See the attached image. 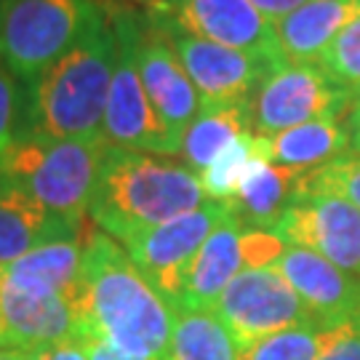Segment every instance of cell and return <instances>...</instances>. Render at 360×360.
Instances as JSON below:
<instances>
[{"label":"cell","instance_id":"d4e9b609","mask_svg":"<svg viewBox=\"0 0 360 360\" xmlns=\"http://www.w3.org/2000/svg\"><path fill=\"white\" fill-rule=\"evenodd\" d=\"M259 158V136L257 134H245L238 142H232L217 160L200 174L203 190L211 200L227 203L232 195L238 193L240 181L248 174L251 163Z\"/></svg>","mask_w":360,"mask_h":360},{"label":"cell","instance_id":"5bb4252c","mask_svg":"<svg viewBox=\"0 0 360 360\" xmlns=\"http://www.w3.org/2000/svg\"><path fill=\"white\" fill-rule=\"evenodd\" d=\"M77 339L83 323L70 296L30 294L0 278V347L35 352Z\"/></svg>","mask_w":360,"mask_h":360},{"label":"cell","instance_id":"4fadbf2b","mask_svg":"<svg viewBox=\"0 0 360 360\" xmlns=\"http://www.w3.org/2000/svg\"><path fill=\"white\" fill-rule=\"evenodd\" d=\"M134 51H136V67L150 102L158 110V115L163 117V123L181 139L190 123L203 110L200 94L193 86L187 70L181 67L171 40L150 19L147 25L142 19H136Z\"/></svg>","mask_w":360,"mask_h":360},{"label":"cell","instance_id":"6da1fadb","mask_svg":"<svg viewBox=\"0 0 360 360\" xmlns=\"http://www.w3.org/2000/svg\"><path fill=\"white\" fill-rule=\"evenodd\" d=\"M75 307L83 339H104L134 358L163 360L176 309L136 270L129 251L107 232H91Z\"/></svg>","mask_w":360,"mask_h":360},{"label":"cell","instance_id":"44dd1931","mask_svg":"<svg viewBox=\"0 0 360 360\" xmlns=\"http://www.w3.org/2000/svg\"><path fill=\"white\" fill-rule=\"evenodd\" d=\"M259 153L275 166L299 174L321 168L349 153L347 120H312L272 136H259Z\"/></svg>","mask_w":360,"mask_h":360},{"label":"cell","instance_id":"4dcf8cb0","mask_svg":"<svg viewBox=\"0 0 360 360\" xmlns=\"http://www.w3.org/2000/svg\"><path fill=\"white\" fill-rule=\"evenodd\" d=\"M83 342H86L91 360H153V358H134V355L117 349L115 345H110L104 339H83Z\"/></svg>","mask_w":360,"mask_h":360},{"label":"cell","instance_id":"8fae6325","mask_svg":"<svg viewBox=\"0 0 360 360\" xmlns=\"http://www.w3.org/2000/svg\"><path fill=\"white\" fill-rule=\"evenodd\" d=\"M275 232L360 278V208L328 193H296Z\"/></svg>","mask_w":360,"mask_h":360},{"label":"cell","instance_id":"d590c367","mask_svg":"<svg viewBox=\"0 0 360 360\" xmlns=\"http://www.w3.org/2000/svg\"><path fill=\"white\" fill-rule=\"evenodd\" d=\"M358 99H360V89H358Z\"/></svg>","mask_w":360,"mask_h":360},{"label":"cell","instance_id":"f546056e","mask_svg":"<svg viewBox=\"0 0 360 360\" xmlns=\"http://www.w3.org/2000/svg\"><path fill=\"white\" fill-rule=\"evenodd\" d=\"M30 360H91L86 342H62V345H53V347H43L30 352Z\"/></svg>","mask_w":360,"mask_h":360},{"label":"cell","instance_id":"9c48e42d","mask_svg":"<svg viewBox=\"0 0 360 360\" xmlns=\"http://www.w3.org/2000/svg\"><path fill=\"white\" fill-rule=\"evenodd\" d=\"M214 312L230 328L240 349L285 328L318 323L275 267L243 270L219 296Z\"/></svg>","mask_w":360,"mask_h":360},{"label":"cell","instance_id":"cb8c5ba5","mask_svg":"<svg viewBox=\"0 0 360 360\" xmlns=\"http://www.w3.org/2000/svg\"><path fill=\"white\" fill-rule=\"evenodd\" d=\"M334 331L336 326L326 328L321 323L285 328L243 349V360H318Z\"/></svg>","mask_w":360,"mask_h":360},{"label":"cell","instance_id":"603a6c76","mask_svg":"<svg viewBox=\"0 0 360 360\" xmlns=\"http://www.w3.org/2000/svg\"><path fill=\"white\" fill-rule=\"evenodd\" d=\"M163 360H243V349L214 309H176Z\"/></svg>","mask_w":360,"mask_h":360},{"label":"cell","instance_id":"9a60e30c","mask_svg":"<svg viewBox=\"0 0 360 360\" xmlns=\"http://www.w3.org/2000/svg\"><path fill=\"white\" fill-rule=\"evenodd\" d=\"M272 267L288 281L312 318L326 328L355 321L360 315V278L336 267L321 254L302 245H285Z\"/></svg>","mask_w":360,"mask_h":360},{"label":"cell","instance_id":"836d02e7","mask_svg":"<svg viewBox=\"0 0 360 360\" xmlns=\"http://www.w3.org/2000/svg\"><path fill=\"white\" fill-rule=\"evenodd\" d=\"M0 360H30V352H25V349L0 347Z\"/></svg>","mask_w":360,"mask_h":360},{"label":"cell","instance_id":"5b68a950","mask_svg":"<svg viewBox=\"0 0 360 360\" xmlns=\"http://www.w3.org/2000/svg\"><path fill=\"white\" fill-rule=\"evenodd\" d=\"M104 13L96 0H0V62L32 86Z\"/></svg>","mask_w":360,"mask_h":360},{"label":"cell","instance_id":"52a82bcc","mask_svg":"<svg viewBox=\"0 0 360 360\" xmlns=\"http://www.w3.org/2000/svg\"><path fill=\"white\" fill-rule=\"evenodd\" d=\"M112 30H115L117 51L110 99L104 110V139L110 147L134 150V153L160 155V158L179 155L181 139L158 115L136 67V51H134L136 16L115 11Z\"/></svg>","mask_w":360,"mask_h":360},{"label":"cell","instance_id":"83f0119b","mask_svg":"<svg viewBox=\"0 0 360 360\" xmlns=\"http://www.w3.org/2000/svg\"><path fill=\"white\" fill-rule=\"evenodd\" d=\"M318 65L347 89H360V16L336 35L334 43L318 59Z\"/></svg>","mask_w":360,"mask_h":360},{"label":"cell","instance_id":"8992f818","mask_svg":"<svg viewBox=\"0 0 360 360\" xmlns=\"http://www.w3.org/2000/svg\"><path fill=\"white\" fill-rule=\"evenodd\" d=\"M355 102L358 91L339 83L318 62H285L254 91L251 126L259 136H272L312 120H342Z\"/></svg>","mask_w":360,"mask_h":360},{"label":"cell","instance_id":"e0dca14e","mask_svg":"<svg viewBox=\"0 0 360 360\" xmlns=\"http://www.w3.org/2000/svg\"><path fill=\"white\" fill-rule=\"evenodd\" d=\"M245 227L238 219L230 217L208 235V240L200 245V251L187 267L184 283H181L179 299L174 309H214L224 288L248 270L243 251Z\"/></svg>","mask_w":360,"mask_h":360},{"label":"cell","instance_id":"d6a6232c","mask_svg":"<svg viewBox=\"0 0 360 360\" xmlns=\"http://www.w3.org/2000/svg\"><path fill=\"white\" fill-rule=\"evenodd\" d=\"M347 131H349V153L360 155V99L347 115Z\"/></svg>","mask_w":360,"mask_h":360},{"label":"cell","instance_id":"484cf974","mask_svg":"<svg viewBox=\"0 0 360 360\" xmlns=\"http://www.w3.org/2000/svg\"><path fill=\"white\" fill-rule=\"evenodd\" d=\"M299 193H328L360 208V155H342L299 176Z\"/></svg>","mask_w":360,"mask_h":360},{"label":"cell","instance_id":"f1b7e54d","mask_svg":"<svg viewBox=\"0 0 360 360\" xmlns=\"http://www.w3.org/2000/svg\"><path fill=\"white\" fill-rule=\"evenodd\" d=\"M318 360H360V315L355 321L336 326L328 347Z\"/></svg>","mask_w":360,"mask_h":360},{"label":"cell","instance_id":"d6986e66","mask_svg":"<svg viewBox=\"0 0 360 360\" xmlns=\"http://www.w3.org/2000/svg\"><path fill=\"white\" fill-rule=\"evenodd\" d=\"M83 248L80 238L53 240L32 248L30 254L6 264L0 278L8 285L30 294H59L70 296L75 302L80 288V272H83Z\"/></svg>","mask_w":360,"mask_h":360},{"label":"cell","instance_id":"ffe728a7","mask_svg":"<svg viewBox=\"0 0 360 360\" xmlns=\"http://www.w3.org/2000/svg\"><path fill=\"white\" fill-rule=\"evenodd\" d=\"M299 171L275 166L264 155L251 163L248 174L243 176L238 193L227 200L232 217L238 219L243 227L254 230H272L283 219L285 208L299 193Z\"/></svg>","mask_w":360,"mask_h":360},{"label":"cell","instance_id":"ba28073f","mask_svg":"<svg viewBox=\"0 0 360 360\" xmlns=\"http://www.w3.org/2000/svg\"><path fill=\"white\" fill-rule=\"evenodd\" d=\"M150 19L243 51L270 70L285 65L275 25L251 0H163L160 6L150 8Z\"/></svg>","mask_w":360,"mask_h":360},{"label":"cell","instance_id":"2e32d148","mask_svg":"<svg viewBox=\"0 0 360 360\" xmlns=\"http://www.w3.org/2000/svg\"><path fill=\"white\" fill-rule=\"evenodd\" d=\"M80 238V224L51 214L0 168V270L32 248Z\"/></svg>","mask_w":360,"mask_h":360},{"label":"cell","instance_id":"e575fe53","mask_svg":"<svg viewBox=\"0 0 360 360\" xmlns=\"http://www.w3.org/2000/svg\"><path fill=\"white\" fill-rule=\"evenodd\" d=\"M112 3H123V6H139V8H155L163 0H112Z\"/></svg>","mask_w":360,"mask_h":360},{"label":"cell","instance_id":"7a4b0ae2","mask_svg":"<svg viewBox=\"0 0 360 360\" xmlns=\"http://www.w3.org/2000/svg\"><path fill=\"white\" fill-rule=\"evenodd\" d=\"M117 40L102 13L70 53L27 86L22 139H102Z\"/></svg>","mask_w":360,"mask_h":360},{"label":"cell","instance_id":"30bf717a","mask_svg":"<svg viewBox=\"0 0 360 360\" xmlns=\"http://www.w3.org/2000/svg\"><path fill=\"white\" fill-rule=\"evenodd\" d=\"M230 217V206L221 200H208L195 211L163 221L153 230L136 235L123 245L136 270L153 283V288L174 307L179 299L187 267L208 240V235Z\"/></svg>","mask_w":360,"mask_h":360},{"label":"cell","instance_id":"4316f807","mask_svg":"<svg viewBox=\"0 0 360 360\" xmlns=\"http://www.w3.org/2000/svg\"><path fill=\"white\" fill-rule=\"evenodd\" d=\"M25 83L0 62V163L11 153V147L22 139L25 129Z\"/></svg>","mask_w":360,"mask_h":360},{"label":"cell","instance_id":"7402d4cb","mask_svg":"<svg viewBox=\"0 0 360 360\" xmlns=\"http://www.w3.org/2000/svg\"><path fill=\"white\" fill-rule=\"evenodd\" d=\"M245 134H254L251 126V102L230 107H203L200 115L190 123L181 136L179 155L184 166L195 174H203L219 155Z\"/></svg>","mask_w":360,"mask_h":360},{"label":"cell","instance_id":"ac0fdd59","mask_svg":"<svg viewBox=\"0 0 360 360\" xmlns=\"http://www.w3.org/2000/svg\"><path fill=\"white\" fill-rule=\"evenodd\" d=\"M360 16V0H307L275 22L285 62H318L336 35Z\"/></svg>","mask_w":360,"mask_h":360},{"label":"cell","instance_id":"7c38bea8","mask_svg":"<svg viewBox=\"0 0 360 360\" xmlns=\"http://www.w3.org/2000/svg\"><path fill=\"white\" fill-rule=\"evenodd\" d=\"M153 25L171 40L181 67L187 70L193 86L200 94L203 107H230V104L251 102L259 83L272 72L264 62H259L243 51L195 38L176 27L158 25V22Z\"/></svg>","mask_w":360,"mask_h":360},{"label":"cell","instance_id":"3957f363","mask_svg":"<svg viewBox=\"0 0 360 360\" xmlns=\"http://www.w3.org/2000/svg\"><path fill=\"white\" fill-rule=\"evenodd\" d=\"M208 200L200 174L190 166L107 144L89 217L99 230L126 245L136 235Z\"/></svg>","mask_w":360,"mask_h":360},{"label":"cell","instance_id":"1f68e13d","mask_svg":"<svg viewBox=\"0 0 360 360\" xmlns=\"http://www.w3.org/2000/svg\"><path fill=\"white\" fill-rule=\"evenodd\" d=\"M251 3L275 25V22H281V19L288 16L291 11H296L299 6H304L307 0H251Z\"/></svg>","mask_w":360,"mask_h":360},{"label":"cell","instance_id":"277c9868","mask_svg":"<svg viewBox=\"0 0 360 360\" xmlns=\"http://www.w3.org/2000/svg\"><path fill=\"white\" fill-rule=\"evenodd\" d=\"M107 139H19L0 168L51 214L83 224Z\"/></svg>","mask_w":360,"mask_h":360}]
</instances>
